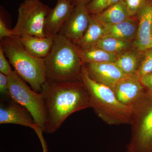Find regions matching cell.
<instances>
[{"mask_svg": "<svg viewBox=\"0 0 152 152\" xmlns=\"http://www.w3.org/2000/svg\"><path fill=\"white\" fill-rule=\"evenodd\" d=\"M43 99V131L53 134L72 114L91 107L89 95L81 80L55 81L46 80L40 92Z\"/></svg>", "mask_w": 152, "mask_h": 152, "instance_id": "6da1fadb", "label": "cell"}, {"mask_svg": "<svg viewBox=\"0 0 152 152\" xmlns=\"http://www.w3.org/2000/svg\"><path fill=\"white\" fill-rule=\"evenodd\" d=\"M81 80L89 95L91 107L100 118L110 125L130 124L132 106L121 103L112 88L93 80L84 65Z\"/></svg>", "mask_w": 152, "mask_h": 152, "instance_id": "7a4b0ae2", "label": "cell"}, {"mask_svg": "<svg viewBox=\"0 0 152 152\" xmlns=\"http://www.w3.org/2000/svg\"><path fill=\"white\" fill-rule=\"evenodd\" d=\"M47 80L55 81L81 80L83 64L78 48L63 36L58 35L49 54L45 58Z\"/></svg>", "mask_w": 152, "mask_h": 152, "instance_id": "3957f363", "label": "cell"}, {"mask_svg": "<svg viewBox=\"0 0 152 152\" xmlns=\"http://www.w3.org/2000/svg\"><path fill=\"white\" fill-rule=\"evenodd\" d=\"M0 46L14 70L34 91L40 92L47 80L45 59L37 58L29 53L19 36L4 38L1 40Z\"/></svg>", "mask_w": 152, "mask_h": 152, "instance_id": "277c9868", "label": "cell"}, {"mask_svg": "<svg viewBox=\"0 0 152 152\" xmlns=\"http://www.w3.org/2000/svg\"><path fill=\"white\" fill-rule=\"evenodd\" d=\"M132 107L127 152H152V91L146 89Z\"/></svg>", "mask_w": 152, "mask_h": 152, "instance_id": "5b68a950", "label": "cell"}, {"mask_svg": "<svg viewBox=\"0 0 152 152\" xmlns=\"http://www.w3.org/2000/svg\"><path fill=\"white\" fill-rule=\"evenodd\" d=\"M51 9L40 0H24L18 9L16 24L12 29L14 34L45 37V21Z\"/></svg>", "mask_w": 152, "mask_h": 152, "instance_id": "8992f818", "label": "cell"}, {"mask_svg": "<svg viewBox=\"0 0 152 152\" xmlns=\"http://www.w3.org/2000/svg\"><path fill=\"white\" fill-rule=\"evenodd\" d=\"M7 76L10 99L26 108L32 116L36 124L43 130L45 108L42 94L29 87L15 70Z\"/></svg>", "mask_w": 152, "mask_h": 152, "instance_id": "52a82bcc", "label": "cell"}, {"mask_svg": "<svg viewBox=\"0 0 152 152\" xmlns=\"http://www.w3.org/2000/svg\"><path fill=\"white\" fill-rule=\"evenodd\" d=\"M73 10L58 34L76 45L84 35L89 24L90 15L87 5L75 4Z\"/></svg>", "mask_w": 152, "mask_h": 152, "instance_id": "ba28073f", "label": "cell"}, {"mask_svg": "<svg viewBox=\"0 0 152 152\" xmlns=\"http://www.w3.org/2000/svg\"><path fill=\"white\" fill-rule=\"evenodd\" d=\"M0 124H13L28 127L35 132L41 129L36 124L30 112L12 99L9 102H1Z\"/></svg>", "mask_w": 152, "mask_h": 152, "instance_id": "9c48e42d", "label": "cell"}, {"mask_svg": "<svg viewBox=\"0 0 152 152\" xmlns=\"http://www.w3.org/2000/svg\"><path fill=\"white\" fill-rule=\"evenodd\" d=\"M75 5L72 0H58L56 5L51 9L45 21V37L54 38L58 34L70 16Z\"/></svg>", "mask_w": 152, "mask_h": 152, "instance_id": "30bf717a", "label": "cell"}, {"mask_svg": "<svg viewBox=\"0 0 152 152\" xmlns=\"http://www.w3.org/2000/svg\"><path fill=\"white\" fill-rule=\"evenodd\" d=\"M84 65L93 80L112 89L117 83L127 77L115 62L88 63Z\"/></svg>", "mask_w": 152, "mask_h": 152, "instance_id": "8fae6325", "label": "cell"}, {"mask_svg": "<svg viewBox=\"0 0 152 152\" xmlns=\"http://www.w3.org/2000/svg\"><path fill=\"white\" fill-rule=\"evenodd\" d=\"M116 96L121 103L132 106L146 90L138 76H127L113 88Z\"/></svg>", "mask_w": 152, "mask_h": 152, "instance_id": "7c38bea8", "label": "cell"}, {"mask_svg": "<svg viewBox=\"0 0 152 152\" xmlns=\"http://www.w3.org/2000/svg\"><path fill=\"white\" fill-rule=\"evenodd\" d=\"M139 23L134 45L139 51L152 48V0H147L138 14Z\"/></svg>", "mask_w": 152, "mask_h": 152, "instance_id": "4fadbf2b", "label": "cell"}, {"mask_svg": "<svg viewBox=\"0 0 152 152\" xmlns=\"http://www.w3.org/2000/svg\"><path fill=\"white\" fill-rule=\"evenodd\" d=\"M21 43L26 50L34 56L45 58L51 50L54 38L25 35L20 36Z\"/></svg>", "mask_w": 152, "mask_h": 152, "instance_id": "5bb4252c", "label": "cell"}, {"mask_svg": "<svg viewBox=\"0 0 152 152\" xmlns=\"http://www.w3.org/2000/svg\"><path fill=\"white\" fill-rule=\"evenodd\" d=\"M101 23L103 26L104 36L128 41L134 38L136 34H137V29L136 24L130 18L124 21L115 24Z\"/></svg>", "mask_w": 152, "mask_h": 152, "instance_id": "9a60e30c", "label": "cell"}, {"mask_svg": "<svg viewBox=\"0 0 152 152\" xmlns=\"http://www.w3.org/2000/svg\"><path fill=\"white\" fill-rule=\"evenodd\" d=\"M92 15L101 23L108 24L119 23L131 17L124 0L120 1L100 13Z\"/></svg>", "mask_w": 152, "mask_h": 152, "instance_id": "2e32d148", "label": "cell"}, {"mask_svg": "<svg viewBox=\"0 0 152 152\" xmlns=\"http://www.w3.org/2000/svg\"><path fill=\"white\" fill-rule=\"evenodd\" d=\"M104 36L103 26L92 15H90L89 24L84 34L76 46L84 50L94 47L97 42Z\"/></svg>", "mask_w": 152, "mask_h": 152, "instance_id": "e0dca14e", "label": "cell"}, {"mask_svg": "<svg viewBox=\"0 0 152 152\" xmlns=\"http://www.w3.org/2000/svg\"><path fill=\"white\" fill-rule=\"evenodd\" d=\"M78 48L79 56L83 64L92 63L115 62L116 61L117 56L115 54L96 47L84 50Z\"/></svg>", "mask_w": 152, "mask_h": 152, "instance_id": "ac0fdd59", "label": "cell"}, {"mask_svg": "<svg viewBox=\"0 0 152 152\" xmlns=\"http://www.w3.org/2000/svg\"><path fill=\"white\" fill-rule=\"evenodd\" d=\"M141 58L133 52H127L117 56L115 63L125 75H137Z\"/></svg>", "mask_w": 152, "mask_h": 152, "instance_id": "d6986e66", "label": "cell"}, {"mask_svg": "<svg viewBox=\"0 0 152 152\" xmlns=\"http://www.w3.org/2000/svg\"><path fill=\"white\" fill-rule=\"evenodd\" d=\"M129 45L128 41L122 40L112 37L104 36L94 47L109 53L115 54L126 49Z\"/></svg>", "mask_w": 152, "mask_h": 152, "instance_id": "ffe728a7", "label": "cell"}, {"mask_svg": "<svg viewBox=\"0 0 152 152\" xmlns=\"http://www.w3.org/2000/svg\"><path fill=\"white\" fill-rule=\"evenodd\" d=\"M140 58L137 75L140 79L144 76L152 72V48L145 50Z\"/></svg>", "mask_w": 152, "mask_h": 152, "instance_id": "44dd1931", "label": "cell"}, {"mask_svg": "<svg viewBox=\"0 0 152 152\" xmlns=\"http://www.w3.org/2000/svg\"><path fill=\"white\" fill-rule=\"evenodd\" d=\"M122 0H92L87 5V10L90 15L100 13Z\"/></svg>", "mask_w": 152, "mask_h": 152, "instance_id": "7402d4cb", "label": "cell"}, {"mask_svg": "<svg viewBox=\"0 0 152 152\" xmlns=\"http://www.w3.org/2000/svg\"><path fill=\"white\" fill-rule=\"evenodd\" d=\"M130 17L138 14L147 0H124Z\"/></svg>", "mask_w": 152, "mask_h": 152, "instance_id": "603a6c76", "label": "cell"}, {"mask_svg": "<svg viewBox=\"0 0 152 152\" xmlns=\"http://www.w3.org/2000/svg\"><path fill=\"white\" fill-rule=\"evenodd\" d=\"M2 48L0 46V72L8 76L13 72L8 61L6 58Z\"/></svg>", "mask_w": 152, "mask_h": 152, "instance_id": "cb8c5ba5", "label": "cell"}, {"mask_svg": "<svg viewBox=\"0 0 152 152\" xmlns=\"http://www.w3.org/2000/svg\"><path fill=\"white\" fill-rule=\"evenodd\" d=\"M15 36L12 30L10 29L5 23L1 14L0 17V40L4 38L12 37Z\"/></svg>", "mask_w": 152, "mask_h": 152, "instance_id": "d4e9b609", "label": "cell"}, {"mask_svg": "<svg viewBox=\"0 0 152 152\" xmlns=\"http://www.w3.org/2000/svg\"><path fill=\"white\" fill-rule=\"evenodd\" d=\"M0 93L10 98L9 85L7 76L0 72Z\"/></svg>", "mask_w": 152, "mask_h": 152, "instance_id": "484cf974", "label": "cell"}, {"mask_svg": "<svg viewBox=\"0 0 152 152\" xmlns=\"http://www.w3.org/2000/svg\"><path fill=\"white\" fill-rule=\"evenodd\" d=\"M140 81L146 89L152 91V72L143 77Z\"/></svg>", "mask_w": 152, "mask_h": 152, "instance_id": "4316f807", "label": "cell"}, {"mask_svg": "<svg viewBox=\"0 0 152 152\" xmlns=\"http://www.w3.org/2000/svg\"><path fill=\"white\" fill-rule=\"evenodd\" d=\"M92 0H72L73 2L75 4L77 3H81L86 5L88 4Z\"/></svg>", "mask_w": 152, "mask_h": 152, "instance_id": "83f0119b", "label": "cell"}, {"mask_svg": "<svg viewBox=\"0 0 152 152\" xmlns=\"http://www.w3.org/2000/svg\"></svg>", "mask_w": 152, "mask_h": 152, "instance_id": "f1b7e54d", "label": "cell"}]
</instances>
